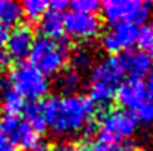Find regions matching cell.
<instances>
[{"label":"cell","instance_id":"obj_17","mask_svg":"<svg viewBox=\"0 0 153 151\" xmlns=\"http://www.w3.org/2000/svg\"><path fill=\"white\" fill-rule=\"evenodd\" d=\"M82 85V76L79 71L73 70V68H64L59 74H58V80H56V86L67 95L74 94Z\"/></svg>","mask_w":153,"mask_h":151},{"label":"cell","instance_id":"obj_22","mask_svg":"<svg viewBox=\"0 0 153 151\" xmlns=\"http://www.w3.org/2000/svg\"><path fill=\"white\" fill-rule=\"evenodd\" d=\"M140 50H150L153 48V24H146L138 30L137 43Z\"/></svg>","mask_w":153,"mask_h":151},{"label":"cell","instance_id":"obj_15","mask_svg":"<svg viewBox=\"0 0 153 151\" xmlns=\"http://www.w3.org/2000/svg\"><path fill=\"white\" fill-rule=\"evenodd\" d=\"M0 107L6 116H18L25 107L24 99L12 88H9L6 80L0 82Z\"/></svg>","mask_w":153,"mask_h":151},{"label":"cell","instance_id":"obj_13","mask_svg":"<svg viewBox=\"0 0 153 151\" xmlns=\"http://www.w3.org/2000/svg\"><path fill=\"white\" fill-rule=\"evenodd\" d=\"M24 120L36 132H45L48 129V114L45 108V101H34L24 107Z\"/></svg>","mask_w":153,"mask_h":151},{"label":"cell","instance_id":"obj_21","mask_svg":"<svg viewBox=\"0 0 153 151\" xmlns=\"http://www.w3.org/2000/svg\"><path fill=\"white\" fill-rule=\"evenodd\" d=\"M71 7V12L79 13H97L101 7V3L98 0H73L68 3Z\"/></svg>","mask_w":153,"mask_h":151},{"label":"cell","instance_id":"obj_14","mask_svg":"<svg viewBox=\"0 0 153 151\" xmlns=\"http://www.w3.org/2000/svg\"><path fill=\"white\" fill-rule=\"evenodd\" d=\"M39 28L43 34L42 37L58 40L64 31V15L61 12L48 9L39 19Z\"/></svg>","mask_w":153,"mask_h":151},{"label":"cell","instance_id":"obj_31","mask_svg":"<svg viewBox=\"0 0 153 151\" xmlns=\"http://www.w3.org/2000/svg\"><path fill=\"white\" fill-rule=\"evenodd\" d=\"M150 55H152L150 58H153V48H152V49H150Z\"/></svg>","mask_w":153,"mask_h":151},{"label":"cell","instance_id":"obj_3","mask_svg":"<svg viewBox=\"0 0 153 151\" xmlns=\"http://www.w3.org/2000/svg\"><path fill=\"white\" fill-rule=\"evenodd\" d=\"M30 64L37 68L43 76L59 74L68 59V45L64 40H52L40 37L34 40L31 52L28 55Z\"/></svg>","mask_w":153,"mask_h":151},{"label":"cell","instance_id":"obj_9","mask_svg":"<svg viewBox=\"0 0 153 151\" xmlns=\"http://www.w3.org/2000/svg\"><path fill=\"white\" fill-rule=\"evenodd\" d=\"M138 27L129 22L114 24L110 30H107L101 36L100 45L104 52L110 55L120 53L122 50H128L137 43Z\"/></svg>","mask_w":153,"mask_h":151},{"label":"cell","instance_id":"obj_30","mask_svg":"<svg viewBox=\"0 0 153 151\" xmlns=\"http://www.w3.org/2000/svg\"><path fill=\"white\" fill-rule=\"evenodd\" d=\"M147 83H149V89H150V92H153V67L150 68V71L147 73Z\"/></svg>","mask_w":153,"mask_h":151},{"label":"cell","instance_id":"obj_25","mask_svg":"<svg viewBox=\"0 0 153 151\" xmlns=\"http://www.w3.org/2000/svg\"><path fill=\"white\" fill-rule=\"evenodd\" d=\"M67 6H68L67 0H52V1L48 3V7H49V9L56 10V12H61V13L67 9Z\"/></svg>","mask_w":153,"mask_h":151},{"label":"cell","instance_id":"obj_28","mask_svg":"<svg viewBox=\"0 0 153 151\" xmlns=\"http://www.w3.org/2000/svg\"><path fill=\"white\" fill-rule=\"evenodd\" d=\"M7 37H9V30H7V27H4L3 24H0V49H3V46L6 45Z\"/></svg>","mask_w":153,"mask_h":151},{"label":"cell","instance_id":"obj_5","mask_svg":"<svg viewBox=\"0 0 153 151\" xmlns=\"http://www.w3.org/2000/svg\"><path fill=\"white\" fill-rule=\"evenodd\" d=\"M7 83L22 99H30L31 102L48 95L51 88L48 77L30 62H19L10 71Z\"/></svg>","mask_w":153,"mask_h":151},{"label":"cell","instance_id":"obj_16","mask_svg":"<svg viewBox=\"0 0 153 151\" xmlns=\"http://www.w3.org/2000/svg\"><path fill=\"white\" fill-rule=\"evenodd\" d=\"M22 19V9L18 1L13 0H0V24L4 27L16 25Z\"/></svg>","mask_w":153,"mask_h":151},{"label":"cell","instance_id":"obj_6","mask_svg":"<svg viewBox=\"0 0 153 151\" xmlns=\"http://www.w3.org/2000/svg\"><path fill=\"white\" fill-rule=\"evenodd\" d=\"M102 16L110 24H144L150 18V4L141 0H107L101 3Z\"/></svg>","mask_w":153,"mask_h":151},{"label":"cell","instance_id":"obj_20","mask_svg":"<svg viewBox=\"0 0 153 151\" xmlns=\"http://www.w3.org/2000/svg\"><path fill=\"white\" fill-rule=\"evenodd\" d=\"M94 151H135L132 141H119V142H94Z\"/></svg>","mask_w":153,"mask_h":151},{"label":"cell","instance_id":"obj_8","mask_svg":"<svg viewBox=\"0 0 153 151\" xmlns=\"http://www.w3.org/2000/svg\"><path fill=\"white\" fill-rule=\"evenodd\" d=\"M0 130L13 147L31 150L39 144V133H36L24 119L18 116H6L0 120Z\"/></svg>","mask_w":153,"mask_h":151},{"label":"cell","instance_id":"obj_2","mask_svg":"<svg viewBox=\"0 0 153 151\" xmlns=\"http://www.w3.org/2000/svg\"><path fill=\"white\" fill-rule=\"evenodd\" d=\"M123 71L116 56H110L91 67L88 79L89 101L95 105L107 107L116 98L117 88L122 83Z\"/></svg>","mask_w":153,"mask_h":151},{"label":"cell","instance_id":"obj_19","mask_svg":"<svg viewBox=\"0 0 153 151\" xmlns=\"http://www.w3.org/2000/svg\"><path fill=\"white\" fill-rule=\"evenodd\" d=\"M21 9H22V16L25 15L27 19L37 21L48 10V1H45V0H25L21 4Z\"/></svg>","mask_w":153,"mask_h":151},{"label":"cell","instance_id":"obj_29","mask_svg":"<svg viewBox=\"0 0 153 151\" xmlns=\"http://www.w3.org/2000/svg\"><path fill=\"white\" fill-rule=\"evenodd\" d=\"M28 151H53V148H52L49 144H46V142H39L37 145H34L31 150Z\"/></svg>","mask_w":153,"mask_h":151},{"label":"cell","instance_id":"obj_4","mask_svg":"<svg viewBox=\"0 0 153 151\" xmlns=\"http://www.w3.org/2000/svg\"><path fill=\"white\" fill-rule=\"evenodd\" d=\"M137 116L122 108H110L100 117L97 141L98 142H119L129 139L138 129Z\"/></svg>","mask_w":153,"mask_h":151},{"label":"cell","instance_id":"obj_12","mask_svg":"<svg viewBox=\"0 0 153 151\" xmlns=\"http://www.w3.org/2000/svg\"><path fill=\"white\" fill-rule=\"evenodd\" d=\"M123 74L129 79H141L152 68V58L143 50H126L116 56Z\"/></svg>","mask_w":153,"mask_h":151},{"label":"cell","instance_id":"obj_27","mask_svg":"<svg viewBox=\"0 0 153 151\" xmlns=\"http://www.w3.org/2000/svg\"><path fill=\"white\" fill-rule=\"evenodd\" d=\"M0 151H15V147L7 141V138L0 130Z\"/></svg>","mask_w":153,"mask_h":151},{"label":"cell","instance_id":"obj_7","mask_svg":"<svg viewBox=\"0 0 153 151\" xmlns=\"http://www.w3.org/2000/svg\"><path fill=\"white\" fill-rule=\"evenodd\" d=\"M102 24L97 13L68 12L64 16V31L76 42H92L101 33Z\"/></svg>","mask_w":153,"mask_h":151},{"label":"cell","instance_id":"obj_11","mask_svg":"<svg viewBox=\"0 0 153 151\" xmlns=\"http://www.w3.org/2000/svg\"><path fill=\"white\" fill-rule=\"evenodd\" d=\"M33 43H34V34L31 28L27 25H19L12 33H9V37L4 46L10 59L22 62L24 59L28 58Z\"/></svg>","mask_w":153,"mask_h":151},{"label":"cell","instance_id":"obj_23","mask_svg":"<svg viewBox=\"0 0 153 151\" xmlns=\"http://www.w3.org/2000/svg\"><path fill=\"white\" fill-rule=\"evenodd\" d=\"M137 120L138 123H144V124H152L153 123V92L149 94L147 101L143 104V107L137 111Z\"/></svg>","mask_w":153,"mask_h":151},{"label":"cell","instance_id":"obj_10","mask_svg":"<svg viewBox=\"0 0 153 151\" xmlns=\"http://www.w3.org/2000/svg\"><path fill=\"white\" fill-rule=\"evenodd\" d=\"M149 98V88L141 79H128L122 82L116 92V99L120 104L122 110L138 111Z\"/></svg>","mask_w":153,"mask_h":151},{"label":"cell","instance_id":"obj_26","mask_svg":"<svg viewBox=\"0 0 153 151\" xmlns=\"http://www.w3.org/2000/svg\"><path fill=\"white\" fill-rule=\"evenodd\" d=\"M9 64H10V58H9L7 52L4 49H0V71L6 70L9 67Z\"/></svg>","mask_w":153,"mask_h":151},{"label":"cell","instance_id":"obj_1","mask_svg":"<svg viewBox=\"0 0 153 151\" xmlns=\"http://www.w3.org/2000/svg\"><path fill=\"white\" fill-rule=\"evenodd\" d=\"M43 101L48 114V127H51L55 136H74L91 126L95 107L89 98L71 94L62 98L52 96Z\"/></svg>","mask_w":153,"mask_h":151},{"label":"cell","instance_id":"obj_18","mask_svg":"<svg viewBox=\"0 0 153 151\" xmlns=\"http://www.w3.org/2000/svg\"><path fill=\"white\" fill-rule=\"evenodd\" d=\"M71 68L82 73L85 70H89L92 67V61H94V56H92V52L88 49V48H76L71 53Z\"/></svg>","mask_w":153,"mask_h":151},{"label":"cell","instance_id":"obj_24","mask_svg":"<svg viewBox=\"0 0 153 151\" xmlns=\"http://www.w3.org/2000/svg\"><path fill=\"white\" fill-rule=\"evenodd\" d=\"M53 151H88L83 147H79L76 144H70V142H62V144H58Z\"/></svg>","mask_w":153,"mask_h":151}]
</instances>
